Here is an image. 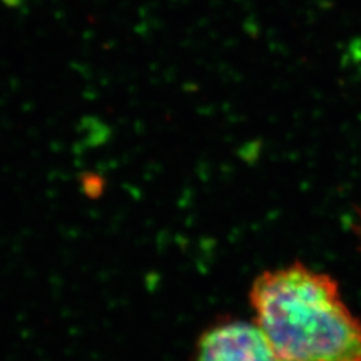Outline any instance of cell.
<instances>
[{"instance_id": "cell-2", "label": "cell", "mask_w": 361, "mask_h": 361, "mask_svg": "<svg viewBox=\"0 0 361 361\" xmlns=\"http://www.w3.org/2000/svg\"><path fill=\"white\" fill-rule=\"evenodd\" d=\"M193 361H281L256 323L224 322L200 337Z\"/></svg>"}, {"instance_id": "cell-1", "label": "cell", "mask_w": 361, "mask_h": 361, "mask_svg": "<svg viewBox=\"0 0 361 361\" xmlns=\"http://www.w3.org/2000/svg\"><path fill=\"white\" fill-rule=\"evenodd\" d=\"M249 301L281 361H361V322L329 274L301 262L264 271Z\"/></svg>"}]
</instances>
